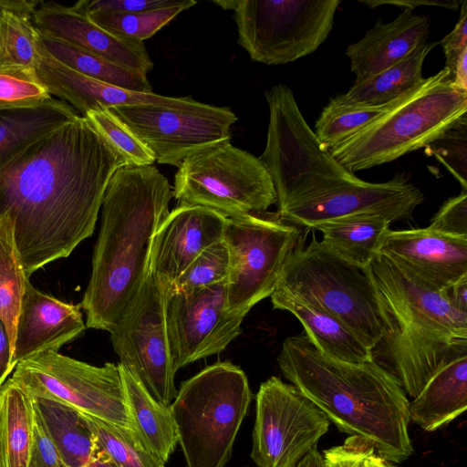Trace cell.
Masks as SVG:
<instances>
[{
    "label": "cell",
    "mask_w": 467,
    "mask_h": 467,
    "mask_svg": "<svg viewBox=\"0 0 467 467\" xmlns=\"http://www.w3.org/2000/svg\"><path fill=\"white\" fill-rule=\"evenodd\" d=\"M390 221L375 213L336 218L316 225L321 240L331 251L352 265L365 268L377 254L383 234Z\"/></svg>",
    "instance_id": "31"
},
{
    "label": "cell",
    "mask_w": 467,
    "mask_h": 467,
    "mask_svg": "<svg viewBox=\"0 0 467 467\" xmlns=\"http://www.w3.org/2000/svg\"><path fill=\"white\" fill-rule=\"evenodd\" d=\"M82 414L95 437L99 467H165L132 430Z\"/></svg>",
    "instance_id": "35"
},
{
    "label": "cell",
    "mask_w": 467,
    "mask_h": 467,
    "mask_svg": "<svg viewBox=\"0 0 467 467\" xmlns=\"http://www.w3.org/2000/svg\"><path fill=\"white\" fill-rule=\"evenodd\" d=\"M167 178L153 165L119 168L106 188L89 282L80 303L86 327L109 332L149 274L152 237L170 213Z\"/></svg>",
    "instance_id": "2"
},
{
    "label": "cell",
    "mask_w": 467,
    "mask_h": 467,
    "mask_svg": "<svg viewBox=\"0 0 467 467\" xmlns=\"http://www.w3.org/2000/svg\"><path fill=\"white\" fill-rule=\"evenodd\" d=\"M32 395L58 400L82 413L133 431L119 366H94L58 351L19 362L11 377Z\"/></svg>",
    "instance_id": "12"
},
{
    "label": "cell",
    "mask_w": 467,
    "mask_h": 467,
    "mask_svg": "<svg viewBox=\"0 0 467 467\" xmlns=\"http://www.w3.org/2000/svg\"><path fill=\"white\" fill-rule=\"evenodd\" d=\"M127 160L84 116L38 138L0 170V216L14 224L29 277L92 235L113 173Z\"/></svg>",
    "instance_id": "1"
},
{
    "label": "cell",
    "mask_w": 467,
    "mask_h": 467,
    "mask_svg": "<svg viewBox=\"0 0 467 467\" xmlns=\"http://www.w3.org/2000/svg\"><path fill=\"white\" fill-rule=\"evenodd\" d=\"M270 297L274 308L288 311L296 317L310 342L325 356L351 363L373 359L371 350L321 307L279 285Z\"/></svg>",
    "instance_id": "24"
},
{
    "label": "cell",
    "mask_w": 467,
    "mask_h": 467,
    "mask_svg": "<svg viewBox=\"0 0 467 467\" xmlns=\"http://www.w3.org/2000/svg\"><path fill=\"white\" fill-rule=\"evenodd\" d=\"M152 152L160 164L180 167L189 156L231 140L237 120L228 107L194 100L180 108L153 104L109 109Z\"/></svg>",
    "instance_id": "15"
},
{
    "label": "cell",
    "mask_w": 467,
    "mask_h": 467,
    "mask_svg": "<svg viewBox=\"0 0 467 467\" xmlns=\"http://www.w3.org/2000/svg\"><path fill=\"white\" fill-rule=\"evenodd\" d=\"M375 451L373 444L360 437L349 436L343 444L325 450L326 467H363L366 458Z\"/></svg>",
    "instance_id": "44"
},
{
    "label": "cell",
    "mask_w": 467,
    "mask_h": 467,
    "mask_svg": "<svg viewBox=\"0 0 467 467\" xmlns=\"http://www.w3.org/2000/svg\"><path fill=\"white\" fill-rule=\"evenodd\" d=\"M229 271V253L222 240L202 253L166 294L190 292L223 283L227 281Z\"/></svg>",
    "instance_id": "39"
},
{
    "label": "cell",
    "mask_w": 467,
    "mask_h": 467,
    "mask_svg": "<svg viewBox=\"0 0 467 467\" xmlns=\"http://www.w3.org/2000/svg\"><path fill=\"white\" fill-rule=\"evenodd\" d=\"M252 399L245 373L229 361L181 384L170 408L186 467H225Z\"/></svg>",
    "instance_id": "6"
},
{
    "label": "cell",
    "mask_w": 467,
    "mask_h": 467,
    "mask_svg": "<svg viewBox=\"0 0 467 467\" xmlns=\"http://www.w3.org/2000/svg\"><path fill=\"white\" fill-rule=\"evenodd\" d=\"M428 17L403 10L389 23L378 21L358 42L347 47L350 69L359 82L400 62L426 43Z\"/></svg>",
    "instance_id": "23"
},
{
    "label": "cell",
    "mask_w": 467,
    "mask_h": 467,
    "mask_svg": "<svg viewBox=\"0 0 467 467\" xmlns=\"http://www.w3.org/2000/svg\"><path fill=\"white\" fill-rule=\"evenodd\" d=\"M238 0H216L214 4L225 10H234L237 6Z\"/></svg>",
    "instance_id": "52"
},
{
    "label": "cell",
    "mask_w": 467,
    "mask_h": 467,
    "mask_svg": "<svg viewBox=\"0 0 467 467\" xmlns=\"http://www.w3.org/2000/svg\"><path fill=\"white\" fill-rule=\"evenodd\" d=\"M84 467H97V466H84Z\"/></svg>",
    "instance_id": "54"
},
{
    "label": "cell",
    "mask_w": 467,
    "mask_h": 467,
    "mask_svg": "<svg viewBox=\"0 0 467 467\" xmlns=\"http://www.w3.org/2000/svg\"><path fill=\"white\" fill-rule=\"evenodd\" d=\"M445 56L444 68L450 71L467 50V2L463 1L460 18L452 31L440 42Z\"/></svg>",
    "instance_id": "46"
},
{
    "label": "cell",
    "mask_w": 467,
    "mask_h": 467,
    "mask_svg": "<svg viewBox=\"0 0 467 467\" xmlns=\"http://www.w3.org/2000/svg\"><path fill=\"white\" fill-rule=\"evenodd\" d=\"M28 280L16 246L13 222L7 216H0V321L7 331L12 356L21 301Z\"/></svg>",
    "instance_id": "34"
},
{
    "label": "cell",
    "mask_w": 467,
    "mask_h": 467,
    "mask_svg": "<svg viewBox=\"0 0 467 467\" xmlns=\"http://www.w3.org/2000/svg\"><path fill=\"white\" fill-rule=\"evenodd\" d=\"M35 409L27 389L12 378L0 388V450L3 467H28Z\"/></svg>",
    "instance_id": "30"
},
{
    "label": "cell",
    "mask_w": 467,
    "mask_h": 467,
    "mask_svg": "<svg viewBox=\"0 0 467 467\" xmlns=\"http://www.w3.org/2000/svg\"><path fill=\"white\" fill-rule=\"evenodd\" d=\"M38 2L0 0V67H35L39 32L33 22Z\"/></svg>",
    "instance_id": "32"
},
{
    "label": "cell",
    "mask_w": 467,
    "mask_h": 467,
    "mask_svg": "<svg viewBox=\"0 0 467 467\" xmlns=\"http://www.w3.org/2000/svg\"><path fill=\"white\" fill-rule=\"evenodd\" d=\"M427 148L467 192V118L461 119Z\"/></svg>",
    "instance_id": "41"
},
{
    "label": "cell",
    "mask_w": 467,
    "mask_h": 467,
    "mask_svg": "<svg viewBox=\"0 0 467 467\" xmlns=\"http://www.w3.org/2000/svg\"><path fill=\"white\" fill-rule=\"evenodd\" d=\"M363 467H396L376 451L371 452L365 460Z\"/></svg>",
    "instance_id": "51"
},
{
    "label": "cell",
    "mask_w": 467,
    "mask_h": 467,
    "mask_svg": "<svg viewBox=\"0 0 467 467\" xmlns=\"http://www.w3.org/2000/svg\"><path fill=\"white\" fill-rule=\"evenodd\" d=\"M265 96L269 123L259 159L272 179L277 212L304 198L360 180L323 150L286 85L273 86Z\"/></svg>",
    "instance_id": "7"
},
{
    "label": "cell",
    "mask_w": 467,
    "mask_h": 467,
    "mask_svg": "<svg viewBox=\"0 0 467 467\" xmlns=\"http://www.w3.org/2000/svg\"><path fill=\"white\" fill-rule=\"evenodd\" d=\"M183 0H82L72 8L85 16L101 11L136 13L178 5Z\"/></svg>",
    "instance_id": "43"
},
{
    "label": "cell",
    "mask_w": 467,
    "mask_h": 467,
    "mask_svg": "<svg viewBox=\"0 0 467 467\" xmlns=\"http://www.w3.org/2000/svg\"><path fill=\"white\" fill-rule=\"evenodd\" d=\"M51 98L35 67H0V110L32 107Z\"/></svg>",
    "instance_id": "40"
},
{
    "label": "cell",
    "mask_w": 467,
    "mask_h": 467,
    "mask_svg": "<svg viewBox=\"0 0 467 467\" xmlns=\"http://www.w3.org/2000/svg\"><path fill=\"white\" fill-rule=\"evenodd\" d=\"M467 408V355L439 369L409 403L410 420L433 431L462 415Z\"/></svg>",
    "instance_id": "25"
},
{
    "label": "cell",
    "mask_w": 467,
    "mask_h": 467,
    "mask_svg": "<svg viewBox=\"0 0 467 467\" xmlns=\"http://www.w3.org/2000/svg\"><path fill=\"white\" fill-rule=\"evenodd\" d=\"M35 69L50 95L58 97L82 116L90 110L124 105L153 104L180 108L192 99L191 96L173 98L133 91L90 78L55 60L39 45Z\"/></svg>",
    "instance_id": "22"
},
{
    "label": "cell",
    "mask_w": 467,
    "mask_h": 467,
    "mask_svg": "<svg viewBox=\"0 0 467 467\" xmlns=\"http://www.w3.org/2000/svg\"><path fill=\"white\" fill-rule=\"evenodd\" d=\"M327 417L293 384L277 377L255 397L251 458L257 467H295L328 431Z\"/></svg>",
    "instance_id": "14"
},
{
    "label": "cell",
    "mask_w": 467,
    "mask_h": 467,
    "mask_svg": "<svg viewBox=\"0 0 467 467\" xmlns=\"http://www.w3.org/2000/svg\"><path fill=\"white\" fill-rule=\"evenodd\" d=\"M14 369L9 337L5 327L0 321V388Z\"/></svg>",
    "instance_id": "48"
},
{
    "label": "cell",
    "mask_w": 467,
    "mask_h": 467,
    "mask_svg": "<svg viewBox=\"0 0 467 467\" xmlns=\"http://www.w3.org/2000/svg\"><path fill=\"white\" fill-rule=\"evenodd\" d=\"M172 196L177 206H201L226 218L263 213L276 203L263 162L230 140L187 157L175 173Z\"/></svg>",
    "instance_id": "9"
},
{
    "label": "cell",
    "mask_w": 467,
    "mask_h": 467,
    "mask_svg": "<svg viewBox=\"0 0 467 467\" xmlns=\"http://www.w3.org/2000/svg\"><path fill=\"white\" fill-rule=\"evenodd\" d=\"M33 22L40 34L94 53L125 68L143 74L153 68L143 42L111 34L72 6L45 4L35 11Z\"/></svg>",
    "instance_id": "21"
},
{
    "label": "cell",
    "mask_w": 467,
    "mask_h": 467,
    "mask_svg": "<svg viewBox=\"0 0 467 467\" xmlns=\"http://www.w3.org/2000/svg\"><path fill=\"white\" fill-rule=\"evenodd\" d=\"M227 218L201 206H177L155 232L149 272L167 293L207 248L223 240Z\"/></svg>",
    "instance_id": "19"
},
{
    "label": "cell",
    "mask_w": 467,
    "mask_h": 467,
    "mask_svg": "<svg viewBox=\"0 0 467 467\" xmlns=\"http://www.w3.org/2000/svg\"><path fill=\"white\" fill-rule=\"evenodd\" d=\"M133 431L140 441L166 462L178 445V433L170 406L157 401L122 365L118 364Z\"/></svg>",
    "instance_id": "27"
},
{
    "label": "cell",
    "mask_w": 467,
    "mask_h": 467,
    "mask_svg": "<svg viewBox=\"0 0 467 467\" xmlns=\"http://www.w3.org/2000/svg\"><path fill=\"white\" fill-rule=\"evenodd\" d=\"M38 45L55 60L81 75L133 91L152 92L146 74L125 68L94 53L40 33Z\"/></svg>",
    "instance_id": "33"
},
{
    "label": "cell",
    "mask_w": 467,
    "mask_h": 467,
    "mask_svg": "<svg viewBox=\"0 0 467 467\" xmlns=\"http://www.w3.org/2000/svg\"><path fill=\"white\" fill-rule=\"evenodd\" d=\"M340 0H238V43L252 60L284 65L315 52L328 36Z\"/></svg>",
    "instance_id": "10"
},
{
    "label": "cell",
    "mask_w": 467,
    "mask_h": 467,
    "mask_svg": "<svg viewBox=\"0 0 467 467\" xmlns=\"http://www.w3.org/2000/svg\"><path fill=\"white\" fill-rule=\"evenodd\" d=\"M441 292L453 307L467 313V276L460 279Z\"/></svg>",
    "instance_id": "49"
},
{
    "label": "cell",
    "mask_w": 467,
    "mask_h": 467,
    "mask_svg": "<svg viewBox=\"0 0 467 467\" xmlns=\"http://www.w3.org/2000/svg\"><path fill=\"white\" fill-rule=\"evenodd\" d=\"M0 467H3L1 450H0Z\"/></svg>",
    "instance_id": "53"
},
{
    "label": "cell",
    "mask_w": 467,
    "mask_h": 467,
    "mask_svg": "<svg viewBox=\"0 0 467 467\" xmlns=\"http://www.w3.org/2000/svg\"><path fill=\"white\" fill-rule=\"evenodd\" d=\"M295 467H326L322 452L311 450Z\"/></svg>",
    "instance_id": "50"
},
{
    "label": "cell",
    "mask_w": 467,
    "mask_h": 467,
    "mask_svg": "<svg viewBox=\"0 0 467 467\" xmlns=\"http://www.w3.org/2000/svg\"><path fill=\"white\" fill-rule=\"evenodd\" d=\"M84 117L127 160L129 165H152L155 161L147 146L109 109L90 110Z\"/></svg>",
    "instance_id": "38"
},
{
    "label": "cell",
    "mask_w": 467,
    "mask_h": 467,
    "mask_svg": "<svg viewBox=\"0 0 467 467\" xmlns=\"http://www.w3.org/2000/svg\"><path fill=\"white\" fill-rule=\"evenodd\" d=\"M276 359L283 375L340 431L370 441L390 462L412 454L407 394L373 359L351 363L331 358L305 332L286 337Z\"/></svg>",
    "instance_id": "3"
},
{
    "label": "cell",
    "mask_w": 467,
    "mask_h": 467,
    "mask_svg": "<svg viewBox=\"0 0 467 467\" xmlns=\"http://www.w3.org/2000/svg\"><path fill=\"white\" fill-rule=\"evenodd\" d=\"M247 313L227 306V281L167 295V334L175 370L216 355L241 333Z\"/></svg>",
    "instance_id": "16"
},
{
    "label": "cell",
    "mask_w": 467,
    "mask_h": 467,
    "mask_svg": "<svg viewBox=\"0 0 467 467\" xmlns=\"http://www.w3.org/2000/svg\"><path fill=\"white\" fill-rule=\"evenodd\" d=\"M466 111L467 93L451 86L443 67L328 152L353 173L373 168L427 147L465 117Z\"/></svg>",
    "instance_id": "5"
},
{
    "label": "cell",
    "mask_w": 467,
    "mask_h": 467,
    "mask_svg": "<svg viewBox=\"0 0 467 467\" xmlns=\"http://www.w3.org/2000/svg\"><path fill=\"white\" fill-rule=\"evenodd\" d=\"M436 45H420L404 59L362 81L355 82L348 92L332 100L349 107L383 106L394 101L424 79V60Z\"/></svg>",
    "instance_id": "29"
},
{
    "label": "cell",
    "mask_w": 467,
    "mask_h": 467,
    "mask_svg": "<svg viewBox=\"0 0 467 467\" xmlns=\"http://www.w3.org/2000/svg\"><path fill=\"white\" fill-rule=\"evenodd\" d=\"M78 116L69 104L54 98L32 107L0 110V170L30 143Z\"/></svg>",
    "instance_id": "28"
},
{
    "label": "cell",
    "mask_w": 467,
    "mask_h": 467,
    "mask_svg": "<svg viewBox=\"0 0 467 467\" xmlns=\"http://www.w3.org/2000/svg\"><path fill=\"white\" fill-rule=\"evenodd\" d=\"M428 227L445 235L467 238V192L446 200Z\"/></svg>",
    "instance_id": "42"
},
{
    "label": "cell",
    "mask_w": 467,
    "mask_h": 467,
    "mask_svg": "<svg viewBox=\"0 0 467 467\" xmlns=\"http://www.w3.org/2000/svg\"><path fill=\"white\" fill-rule=\"evenodd\" d=\"M81 305L61 301L28 280L17 318L12 363L16 366L44 351H58L86 329Z\"/></svg>",
    "instance_id": "20"
},
{
    "label": "cell",
    "mask_w": 467,
    "mask_h": 467,
    "mask_svg": "<svg viewBox=\"0 0 467 467\" xmlns=\"http://www.w3.org/2000/svg\"><path fill=\"white\" fill-rule=\"evenodd\" d=\"M422 192L398 174L385 182L362 180L299 200L282 211L278 217L288 223L314 228L316 225L348 215L379 214L394 223L410 221L423 202Z\"/></svg>",
    "instance_id": "17"
},
{
    "label": "cell",
    "mask_w": 467,
    "mask_h": 467,
    "mask_svg": "<svg viewBox=\"0 0 467 467\" xmlns=\"http://www.w3.org/2000/svg\"><path fill=\"white\" fill-rule=\"evenodd\" d=\"M364 5H367L370 8L378 7L381 5H397L399 7H402L403 10L412 11L413 8L419 5H434L441 6L450 9H458L459 4L456 1H426V0H370V1H359Z\"/></svg>",
    "instance_id": "47"
},
{
    "label": "cell",
    "mask_w": 467,
    "mask_h": 467,
    "mask_svg": "<svg viewBox=\"0 0 467 467\" xmlns=\"http://www.w3.org/2000/svg\"><path fill=\"white\" fill-rule=\"evenodd\" d=\"M196 5L193 0H183L171 7L136 13L101 11L87 15L95 24L108 32L127 40L140 41L150 38L180 13Z\"/></svg>",
    "instance_id": "36"
},
{
    "label": "cell",
    "mask_w": 467,
    "mask_h": 467,
    "mask_svg": "<svg viewBox=\"0 0 467 467\" xmlns=\"http://www.w3.org/2000/svg\"><path fill=\"white\" fill-rule=\"evenodd\" d=\"M30 395L36 416L67 466L99 467L95 437L82 412L58 400Z\"/></svg>",
    "instance_id": "26"
},
{
    "label": "cell",
    "mask_w": 467,
    "mask_h": 467,
    "mask_svg": "<svg viewBox=\"0 0 467 467\" xmlns=\"http://www.w3.org/2000/svg\"><path fill=\"white\" fill-rule=\"evenodd\" d=\"M300 239L299 227L276 213L227 218L223 240L230 258L228 308L248 313L269 297Z\"/></svg>",
    "instance_id": "11"
},
{
    "label": "cell",
    "mask_w": 467,
    "mask_h": 467,
    "mask_svg": "<svg viewBox=\"0 0 467 467\" xmlns=\"http://www.w3.org/2000/svg\"><path fill=\"white\" fill-rule=\"evenodd\" d=\"M364 269L374 285L382 321L372 358L413 399L439 369L467 355V313L379 254Z\"/></svg>",
    "instance_id": "4"
},
{
    "label": "cell",
    "mask_w": 467,
    "mask_h": 467,
    "mask_svg": "<svg viewBox=\"0 0 467 467\" xmlns=\"http://www.w3.org/2000/svg\"><path fill=\"white\" fill-rule=\"evenodd\" d=\"M377 254L433 291L441 292L467 276V238L445 235L429 227L388 229Z\"/></svg>",
    "instance_id": "18"
},
{
    "label": "cell",
    "mask_w": 467,
    "mask_h": 467,
    "mask_svg": "<svg viewBox=\"0 0 467 467\" xmlns=\"http://www.w3.org/2000/svg\"><path fill=\"white\" fill-rule=\"evenodd\" d=\"M395 101L383 106L349 107L331 99L316 121V137L323 150L329 151L382 115Z\"/></svg>",
    "instance_id": "37"
},
{
    "label": "cell",
    "mask_w": 467,
    "mask_h": 467,
    "mask_svg": "<svg viewBox=\"0 0 467 467\" xmlns=\"http://www.w3.org/2000/svg\"><path fill=\"white\" fill-rule=\"evenodd\" d=\"M167 294L149 272L138 296L109 331L119 364L160 403L170 406L177 395L167 327Z\"/></svg>",
    "instance_id": "13"
},
{
    "label": "cell",
    "mask_w": 467,
    "mask_h": 467,
    "mask_svg": "<svg viewBox=\"0 0 467 467\" xmlns=\"http://www.w3.org/2000/svg\"><path fill=\"white\" fill-rule=\"evenodd\" d=\"M28 467H67L36 414Z\"/></svg>",
    "instance_id": "45"
},
{
    "label": "cell",
    "mask_w": 467,
    "mask_h": 467,
    "mask_svg": "<svg viewBox=\"0 0 467 467\" xmlns=\"http://www.w3.org/2000/svg\"><path fill=\"white\" fill-rule=\"evenodd\" d=\"M277 285L296 294L340 320L368 349L382 336L374 285L359 268L313 239L289 256Z\"/></svg>",
    "instance_id": "8"
}]
</instances>
